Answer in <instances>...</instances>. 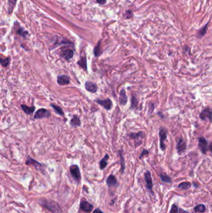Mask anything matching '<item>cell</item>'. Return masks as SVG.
Wrapping results in <instances>:
<instances>
[{
    "label": "cell",
    "instance_id": "1",
    "mask_svg": "<svg viewBox=\"0 0 212 213\" xmlns=\"http://www.w3.org/2000/svg\"><path fill=\"white\" fill-rule=\"evenodd\" d=\"M40 204L44 208H46L52 213H61L62 211L60 205L57 202L53 201L52 199H41Z\"/></svg>",
    "mask_w": 212,
    "mask_h": 213
},
{
    "label": "cell",
    "instance_id": "2",
    "mask_svg": "<svg viewBox=\"0 0 212 213\" xmlns=\"http://www.w3.org/2000/svg\"><path fill=\"white\" fill-rule=\"evenodd\" d=\"M145 136V133L142 131H139L138 133H130L129 137L131 139H133L135 141V147H138L142 143V141L140 140L143 139Z\"/></svg>",
    "mask_w": 212,
    "mask_h": 213
},
{
    "label": "cell",
    "instance_id": "3",
    "mask_svg": "<svg viewBox=\"0 0 212 213\" xmlns=\"http://www.w3.org/2000/svg\"><path fill=\"white\" fill-rule=\"evenodd\" d=\"M51 116V113L46 109L41 108L37 110L34 115V119H42L45 118H49Z\"/></svg>",
    "mask_w": 212,
    "mask_h": 213
},
{
    "label": "cell",
    "instance_id": "4",
    "mask_svg": "<svg viewBox=\"0 0 212 213\" xmlns=\"http://www.w3.org/2000/svg\"><path fill=\"white\" fill-rule=\"evenodd\" d=\"M95 102L98 105L102 106L103 107L107 110H110L112 107H113V102H112V101L109 98L106 99L97 98Z\"/></svg>",
    "mask_w": 212,
    "mask_h": 213
},
{
    "label": "cell",
    "instance_id": "5",
    "mask_svg": "<svg viewBox=\"0 0 212 213\" xmlns=\"http://www.w3.org/2000/svg\"><path fill=\"white\" fill-rule=\"evenodd\" d=\"M159 139H160V147L163 151H165L166 150V145L164 143V141L167 139V130L161 127L159 130Z\"/></svg>",
    "mask_w": 212,
    "mask_h": 213
},
{
    "label": "cell",
    "instance_id": "6",
    "mask_svg": "<svg viewBox=\"0 0 212 213\" xmlns=\"http://www.w3.org/2000/svg\"><path fill=\"white\" fill-rule=\"evenodd\" d=\"M70 172L71 173L73 178L77 181H79L81 179V173L80 168L77 165H72L70 167Z\"/></svg>",
    "mask_w": 212,
    "mask_h": 213
},
{
    "label": "cell",
    "instance_id": "7",
    "mask_svg": "<svg viewBox=\"0 0 212 213\" xmlns=\"http://www.w3.org/2000/svg\"><path fill=\"white\" fill-rule=\"evenodd\" d=\"M200 118L202 120L208 119L210 122H212V109L209 107L203 109L200 114Z\"/></svg>",
    "mask_w": 212,
    "mask_h": 213
},
{
    "label": "cell",
    "instance_id": "8",
    "mask_svg": "<svg viewBox=\"0 0 212 213\" xmlns=\"http://www.w3.org/2000/svg\"><path fill=\"white\" fill-rule=\"evenodd\" d=\"M73 51L70 49H62L60 53V57L67 61H70L73 58Z\"/></svg>",
    "mask_w": 212,
    "mask_h": 213
},
{
    "label": "cell",
    "instance_id": "9",
    "mask_svg": "<svg viewBox=\"0 0 212 213\" xmlns=\"http://www.w3.org/2000/svg\"><path fill=\"white\" fill-rule=\"evenodd\" d=\"M70 78L67 75H59L57 78V82L59 85L64 86L70 84Z\"/></svg>",
    "mask_w": 212,
    "mask_h": 213
},
{
    "label": "cell",
    "instance_id": "10",
    "mask_svg": "<svg viewBox=\"0 0 212 213\" xmlns=\"http://www.w3.org/2000/svg\"><path fill=\"white\" fill-rule=\"evenodd\" d=\"M198 148L203 154L207 153L208 148V142L204 137L201 136L198 139Z\"/></svg>",
    "mask_w": 212,
    "mask_h": 213
},
{
    "label": "cell",
    "instance_id": "11",
    "mask_svg": "<svg viewBox=\"0 0 212 213\" xmlns=\"http://www.w3.org/2000/svg\"><path fill=\"white\" fill-rule=\"evenodd\" d=\"M85 87L86 91L92 93H96L98 90V86L97 84L95 82H91V81H86L85 84Z\"/></svg>",
    "mask_w": 212,
    "mask_h": 213
},
{
    "label": "cell",
    "instance_id": "12",
    "mask_svg": "<svg viewBox=\"0 0 212 213\" xmlns=\"http://www.w3.org/2000/svg\"><path fill=\"white\" fill-rule=\"evenodd\" d=\"M187 148L186 142L184 141L182 137H180L177 140V145L176 149L178 154H180L181 153L184 152Z\"/></svg>",
    "mask_w": 212,
    "mask_h": 213
},
{
    "label": "cell",
    "instance_id": "13",
    "mask_svg": "<svg viewBox=\"0 0 212 213\" xmlns=\"http://www.w3.org/2000/svg\"><path fill=\"white\" fill-rule=\"evenodd\" d=\"M80 208L81 210L84 211L85 212L89 213V212H90L93 210V206L91 204H90V203H89L88 201H83L80 203Z\"/></svg>",
    "mask_w": 212,
    "mask_h": 213
},
{
    "label": "cell",
    "instance_id": "14",
    "mask_svg": "<svg viewBox=\"0 0 212 213\" xmlns=\"http://www.w3.org/2000/svg\"><path fill=\"white\" fill-rule=\"evenodd\" d=\"M144 177H145L147 188L150 191H152V187H153V184H152V177H151V174L150 171H146L145 173H144Z\"/></svg>",
    "mask_w": 212,
    "mask_h": 213
},
{
    "label": "cell",
    "instance_id": "15",
    "mask_svg": "<svg viewBox=\"0 0 212 213\" xmlns=\"http://www.w3.org/2000/svg\"><path fill=\"white\" fill-rule=\"evenodd\" d=\"M119 102L121 105H126L128 102V97L126 95V90L124 89H122L119 93Z\"/></svg>",
    "mask_w": 212,
    "mask_h": 213
},
{
    "label": "cell",
    "instance_id": "16",
    "mask_svg": "<svg viewBox=\"0 0 212 213\" xmlns=\"http://www.w3.org/2000/svg\"><path fill=\"white\" fill-rule=\"evenodd\" d=\"M107 184L109 187H115L118 185V181L113 174H110L107 179Z\"/></svg>",
    "mask_w": 212,
    "mask_h": 213
},
{
    "label": "cell",
    "instance_id": "17",
    "mask_svg": "<svg viewBox=\"0 0 212 213\" xmlns=\"http://www.w3.org/2000/svg\"><path fill=\"white\" fill-rule=\"evenodd\" d=\"M77 64L81 67V68L83 69L85 72H88V69H87V59L85 54L83 56H82L80 59L78 61Z\"/></svg>",
    "mask_w": 212,
    "mask_h": 213
},
{
    "label": "cell",
    "instance_id": "18",
    "mask_svg": "<svg viewBox=\"0 0 212 213\" xmlns=\"http://www.w3.org/2000/svg\"><path fill=\"white\" fill-rule=\"evenodd\" d=\"M70 125L72 127H77L81 126V121L80 117L77 115H74L70 121Z\"/></svg>",
    "mask_w": 212,
    "mask_h": 213
},
{
    "label": "cell",
    "instance_id": "19",
    "mask_svg": "<svg viewBox=\"0 0 212 213\" xmlns=\"http://www.w3.org/2000/svg\"><path fill=\"white\" fill-rule=\"evenodd\" d=\"M26 164L27 165H34L36 168H40L42 166V165L41 163H39L37 161L31 158L30 156H28L27 160L26 161Z\"/></svg>",
    "mask_w": 212,
    "mask_h": 213
},
{
    "label": "cell",
    "instance_id": "20",
    "mask_svg": "<svg viewBox=\"0 0 212 213\" xmlns=\"http://www.w3.org/2000/svg\"><path fill=\"white\" fill-rule=\"evenodd\" d=\"M21 107L22 109V110H23V112L25 113V114L27 115H31L32 114L35 112V106H28L26 105H24L22 104L21 105Z\"/></svg>",
    "mask_w": 212,
    "mask_h": 213
},
{
    "label": "cell",
    "instance_id": "21",
    "mask_svg": "<svg viewBox=\"0 0 212 213\" xmlns=\"http://www.w3.org/2000/svg\"><path fill=\"white\" fill-rule=\"evenodd\" d=\"M110 158V156L108 155V154H106L104 157L99 161V168L101 169L102 170H104V169L108 165V160Z\"/></svg>",
    "mask_w": 212,
    "mask_h": 213
},
{
    "label": "cell",
    "instance_id": "22",
    "mask_svg": "<svg viewBox=\"0 0 212 213\" xmlns=\"http://www.w3.org/2000/svg\"><path fill=\"white\" fill-rule=\"evenodd\" d=\"M50 106H51V107L54 109V112L56 113V114H58L60 116H62V117L64 116V115H65L64 112L63 110H62V109L60 107V106L56 105L55 104H51Z\"/></svg>",
    "mask_w": 212,
    "mask_h": 213
},
{
    "label": "cell",
    "instance_id": "23",
    "mask_svg": "<svg viewBox=\"0 0 212 213\" xmlns=\"http://www.w3.org/2000/svg\"><path fill=\"white\" fill-rule=\"evenodd\" d=\"M118 153H119V155H120V164H121V172L123 174L124 171V170H125V160H124V156H123V150H119L118 151Z\"/></svg>",
    "mask_w": 212,
    "mask_h": 213
},
{
    "label": "cell",
    "instance_id": "24",
    "mask_svg": "<svg viewBox=\"0 0 212 213\" xmlns=\"http://www.w3.org/2000/svg\"><path fill=\"white\" fill-rule=\"evenodd\" d=\"M102 52L101 49V41H99L97 44V45L94 47V49H93V53H94L95 57L98 58L102 54Z\"/></svg>",
    "mask_w": 212,
    "mask_h": 213
},
{
    "label": "cell",
    "instance_id": "25",
    "mask_svg": "<svg viewBox=\"0 0 212 213\" xmlns=\"http://www.w3.org/2000/svg\"><path fill=\"white\" fill-rule=\"evenodd\" d=\"M208 23H209L206 24V25H205V26H203L202 28H201L200 30L198 31L197 36L199 37V38H201V37H202L203 36L205 35V34L207 33V29H208Z\"/></svg>",
    "mask_w": 212,
    "mask_h": 213
},
{
    "label": "cell",
    "instance_id": "26",
    "mask_svg": "<svg viewBox=\"0 0 212 213\" xmlns=\"http://www.w3.org/2000/svg\"><path fill=\"white\" fill-rule=\"evenodd\" d=\"M138 107V101L135 96H133L131 98V105L130 109H136Z\"/></svg>",
    "mask_w": 212,
    "mask_h": 213
},
{
    "label": "cell",
    "instance_id": "27",
    "mask_svg": "<svg viewBox=\"0 0 212 213\" xmlns=\"http://www.w3.org/2000/svg\"><path fill=\"white\" fill-rule=\"evenodd\" d=\"M17 2V0H8V12L9 14L12 13V11H13L16 3Z\"/></svg>",
    "mask_w": 212,
    "mask_h": 213
},
{
    "label": "cell",
    "instance_id": "28",
    "mask_svg": "<svg viewBox=\"0 0 212 213\" xmlns=\"http://www.w3.org/2000/svg\"><path fill=\"white\" fill-rule=\"evenodd\" d=\"M206 210V207L204 204H198L194 208V211L196 212H204Z\"/></svg>",
    "mask_w": 212,
    "mask_h": 213
},
{
    "label": "cell",
    "instance_id": "29",
    "mask_svg": "<svg viewBox=\"0 0 212 213\" xmlns=\"http://www.w3.org/2000/svg\"><path fill=\"white\" fill-rule=\"evenodd\" d=\"M191 186H192V184L190 182H183V183H181L179 184V187L181 190H187V189L190 188Z\"/></svg>",
    "mask_w": 212,
    "mask_h": 213
},
{
    "label": "cell",
    "instance_id": "30",
    "mask_svg": "<svg viewBox=\"0 0 212 213\" xmlns=\"http://www.w3.org/2000/svg\"><path fill=\"white\" fill-rule=\"evenodd\" d=\"M160 178L161 181H163V182H166V183H171V178L167 174H160Z\"/></svg>",
    "mask_w": 212,
    "mask_h": 213
},
{
    "label": "cell",
    "instance_id": "31",
    "mask_svg": "<svg viewBox=\"0 0 212 213\" xmlns=\"http://www.w3.org/2000/svg\"><path fill=\"white\" fill-rule=\"evenodd\" d=\"M9 62H10V58L9 57L6 58L5 59L1 58V59H0V63H1V65L3 67H7L9 64Z\"/></svg>",
    "mask_w": 212,
    "mask_h": 213
},
{
    "label": "cell",
    "instance_id": "32",
    "mask_svg": "<svg viewBox=\"0 0 212 213\" xmlns=\"http://www.w3.org/2000/svg\"><path fill=\"white\" fill-rule=\"evenodd\" d=\"M17 33L18 34H20V36H23L24 38H26V36L28 35V33L27 32V31H24L23 29H19V30L17 31Z\"/></svg>",
    "mask_w": 212,
    "mask_h": 213
},
{
    "label": "cell",
    "instance_id": "33",
    "mask_svg": "<svg viewBox=\"0 0 212 213\" xmlns=\"http://www.w3.org/2000/svg\"><path fill=\"white\" fill-rule=\"evenodd\" d=\"M154 110V104L152 102H150L149 104V110H148V115H150L152 114Z\"/></svg>",
    "mask_w": 212,
    "mask_h": 213
},
{
    "label": "cell",
    "instance_id": "34",
    "mask_svg": "<svg viewBox=\"0 0 212 213\" xmlns=\"http://www.w3.org/2000/svg\"><path fill=\"white\" fill-rule=\"evenodd\" d=\"M171 213H179V210L176 204H173L171 209Z\"/></svg>",
    "mask_w": 212,
    "mask_h": 213
},
{
    "label": "cell",
    "instance_id": "35",
    "mask_svg": "<svg viewBox=\"0 0 212 213\" xmlns=\"http://www.w3.org/2000/svg\"><path fill=\"white\" fill-rule=\"evenodd\" d=\"M124 17H125L126 19H128V18H130L131 17H132L133 16V12L131 11H127L126 12V13L124 14Z\"/></svg>",
    "mask_w": 212,
    "mask_h": 213
},
{
    "label": "cell",
    "instance_id": "36",
    "mask_svg": "<svg viewBox=\"0 0 212 213\" xmlns=\"http://www.w3.org/2000/svg\"><path fill=\"white\" fill-rule=\"evenodd\" d=\"M148 154H149V152L147 151V150L146 149H143L140 156H139V159H141L144 155H147Z\"/></svg>",
    "mask_w": 212,
    "mask_h": 213
},
{
    "label": "cell",
    "instance_id": "37",
    "mask_svg": "<svg viewBox=\"0 0 212 213\" xmlns=\"http://www.w3.org/2000/svg\"><path fill=\"white\" fill-rule=\"evenodd\" d=\"M93 213H104L99 208H97L95 209L94 211H93Z\"/></svg>",
    "mask_w": 212,
    "mask_h": 213
},
{
    "label": "cell",
    "instance_id": "38",
    "mask_svg": "<svg viewBox=\"0 0 212 213\" xmlns=\"http://www.w3.org/2000/svg\"><path fill=\"white\" fill-rule=\"evenodd\" d=\"M98 3L100 4H104L106 3V0H97Z\"/></svg>",
    "mask_w": 212,
    "mask_h": 213
},
{
    "label": "cell",
    "instance_id": "39",
    "mask_svg": "<svg viewBox=\"0 0 212 213\" xmlns=\"http://www.w3.org/2000/svg\"><path fill=\"white\" fill-rule=\"evenodd\" d=\"M179 213H189V212L184 210L183 209H180L179 211Z\"/></svg>",
    "mask_w": 212,
    "mask_h": 213
},
{
    "label": "cell",
    "instance_id": "40",
    "mask_svg": "<svg viewBox=\"0 0 212 213\" xmlns=\"http://www.w3.org/2000/svg\"><path fill=\"white\" fill-rule=\"evenodd\" d=\"M209 150L211 151V152L212 153V143H210V145L209 146Z\"/></svg>",
    "mask_w": 212,
    "mask_h": 213
}]
</instances>
